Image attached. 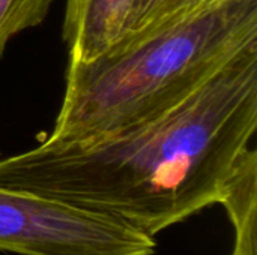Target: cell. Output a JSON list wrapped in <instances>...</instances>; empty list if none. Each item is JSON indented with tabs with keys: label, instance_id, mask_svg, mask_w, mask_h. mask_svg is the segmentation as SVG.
Returning a JSON list of instances; mask_svg holds the SVG:
<instances>
[{
	"label": "cell",
	"instance_id": "1",
	"mask_svg": "<svg viewBox=\"0 0 257 255\" xmlns=\"http://www.w3.org/2000/svg\"><path fill=\"white\" fill-rule=\"evenodd\" d=\"M257 129V44L170 110L105 135L0 159V185L114 218L148 236L220 204Z\"/></svg>",
	"mask_w": 257,
	"mask_h": 255
},
{
	"label": "cell",
	"instance_id": "2",
	"mask_svg": "<svg viewBox=\"0 0 257 255\" xmlns=\"http://www.w3.org/2000/svg\"><path fill=\"white\" fill-rule=\"evenodd\" d=\"M257 44V0L194 9L90 62H69L51 138L105 135L178 105Z\"/></svg>",
	"mask_w": 257,
	"mask_h": 255
},
{
	"label": "cell",
	"instance_id": "3",
	"mask_svg": "<svg viewBox=\"0 0 257 255\" xmlns=\"http://www.w3.org/2000/svg\"><path fill=\"white\" fill-rule=\"evenodd\" d=\"M155 237L114 218L0 185V252L154 255Z\"/></svg>",
	"mask_w": 257,
	"mask_h": 255
},
{
	"label": "cell",
	"instance_id": "4",
	"mask_svg": "<svg viewBox=\"0 0 257 255\" xmlns=\"http://www.w3.org/2000/svg\"><path fill=\"white\" fill-rule=\"evenodd\" d=\"M136 0H66L63 38L69 62H90L122 36Z\"/></svg>",
	"mask_w": 257,
	"mask_h": 255
},
{
	"label": "cell",
	"instance_id": "5",
	"mask_svg": "<svg viewBox=\"0 0 257 255\" xmlns=\"http://www.w3.org/2000/svg\"><path fill=\"white\" fill-rule=\"evenodd\" d=\"M235 230L232 255H257V152L250 147L220 201Z\"/></svg>",
	"mask_w": 257,
	"mask_h": 255
},
{
	"label": "cell",
	"instance_id": "6",
	"mask_svg": "<svg viewBox=\"0 0 257 255\" xmlns=\"http://www.w3.org/2000/svg\"><path fill=\"white\" fill-rule=\"evenodd\" d=\"M217 2L223 0H136L117 42L134 39L175 17Z\"/></svg>",
	"mask_w": 257,
	"mask_h": 255
},
{
	"label": "cell",
	"instance_id": "7",
	"mask_svg": "<svg viewBox=\"0 0 257 255\" xmlns=\"http://www.w3.org/2000/svg\"><path fill=\"white\" fill-rule=\"evenodd\" d=\"M53 0H0V59L9 41L41 24Z\"/></svg>",
	"mask_w": 257,
	"mask_h": 255
}]
</instances>
